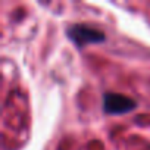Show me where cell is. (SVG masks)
Wrapping results in <instances>:
<instances>
[{
    "label": "cell",
    "instance_id": "cell-1",
    "mask_svg": "<svg viewBox=\"0 0 150 150\" xmlns=\"http://www.w3.org/2000/svg\"><path fill=\"white\" fill-rule=\"evenodd\" d=\"M68 37L81 47L93 43H102L105 40V34L100 30L88 25H72L68 30Z\"/></svg>",
    "mask_w": 150,
    "mask_h": 150
},
{
    "label": "cell",
    "instance_id": "cell-2",
    "mask_svg": "<svg viewBox=\"0 0 150 150\" xmlns=\"http://www.w3.org/2000/svg\"><path fill=\"white\" fill-rule=\"evenodd\" d=\"M103 108L108 113L112 115H121L125 112H129L135 108V102L124 94H116V93H108L103 97Z\"/></svg>",
    "mask_w": 150,
    "mask_h": 150
}]
</instances>
